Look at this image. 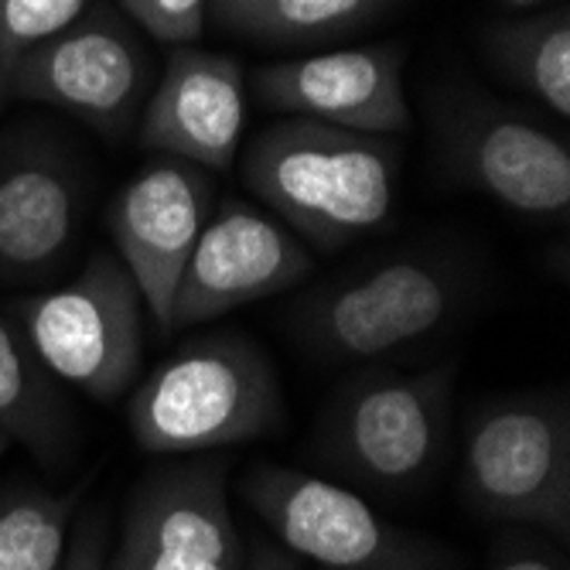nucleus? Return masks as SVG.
Returning <instances> with one entry per match:
<instances>
[{"mask_svg":"<svg viewBox=\"0 0 570 570\" xmlns=\"http://www.w3.org/2000/svg\"><path fill=\"white\" fill-rule=\"evenodd\" d=\"M243 540L219 458L150 472L130 495L107 570H243Z\"/></svg>","mask_w":570,"mask_h":570,"instance_id":"nucleus-10","label":"nucleus"},{"mask_svg":"<svg viewBox=\"0 0 570 570\" xmlns=\"http://www.w3.org/2000/svg\"><path fill=\"white\" fill-rule=\"evenodd\" d=\"M464 256L406 249L355 267L301 297L291 311L297 342L332 362H376L441 332L475 294Z\"/></svg>","mask_w":570,"mask_h":570,"instance_id":"nucleus-3","label":"nucleus"},{"mask_svg":"<svg viewBox=\"0 0 570 570\" xmlns=\"http://www.w3.org/2000/svg\"><path fill=\"white\" fill-rule=\"evenodd\" d=\"M461 485L492 520L570 537V406L563 393H515L475 410Z\"/></svg>","mask_w":570,"mask_h":570,"instance_id":"nucleus-5","label":"nucleus"},{"mask_svg":"<svg viewBox=\"0 0 570 570\" xmlns=\"http://www.w3.org/2000/svg\"><path fill=\"white\" fill-rule=\"evenodd\" d=\"M499 4H505L509 11H530V8H540L543 0H499Z\"/></svg>","mask_w":570,"mask_h":570,"instance_id":"nucleus-25","label":"nucleus"},{"mask_svg":"<svg viewBox=\"0 0 570 570\" xmlns=\"http://www.w3.org/2000/svg\"><path fill=\"white\" fill-rule=\"evenodd\" d=\"M495 570H567L560 557H550V553H533V550H523V553H512L505 557Z\"/></svg>","mask_w":570,"mask_h":570,"instance_id":"nucleus-24","label":"nucleus"},{"mask_svg":"<svg viewBox=\"0 0 570 570\" xmlns=\"http://www.w3.org/2000/svg\"><path fill=\"white\" fill-rule=\"evenodd\" d=\"M89 4L92 0H0V107L18 59L79 21Z\"/></svg>","mask_w":570,"mask_h":570,"instance_id":"nucleus-20","label":"nucleus"},{"mask_svg":"<svg viewBox=\"0 0 570 570\" xmlns=\"http://www.w3.org/2000/svg\"><path fill=\"white\" fill-rule=\"evenodd\" d=\"M454 366L373 370L348 380L322 421V458L376 492L421 489L444 461Z\"/></svg>","mask_w":570,"mask_h":570,"instance_id":"nucleus-4","label":"nucleus"},{"mask_svg":"<svg viewBox=\"0 0 570 570\" xmlns=\"http://www.w3.org/2000/svg\"><path fill=\"white\" fill-rule=\"evenodd\" d=\"M209 213V171L178 158H158L140 168L110 209L114 253L134 277L158 335H171L175 291Z\"/></svg>","mask_w":570,"mask_h":570,"instance_id":"nucleus-12","label":"nucleus"},{"mask_svg":"<svg viewBox=\"0 0 570 570\" xmlns=\"http://www.w3.org/2000/svg\"><path fill=\"white\" fill-rule=\"evenodd\" d=\"M253 92L284 117L393 137L413 120L403 92V45L325 48L253 72Z\"/></svg>","mask_w":570,"mask_h":570,"instance_id":"nucleus-13","label":"nucleus"},{"mask_svg":"<svg viewBox=\"0 0 570 570\" xmlns=\"http://www.w3.org/2000/svg\"><path fill=\"white\" fill-rule=\"evenodd\" d=\"M134 441L165 458L261 441L284 424V393L267 352L249 335L185 342L127 403Z\"/></svg>","mask_w":570,"mask_h":570,"instance_id":"nucleus-2","label":"nucleus"},{"mask_svg":"<svg viewBox=\"0 0 570 570\" xmlns=\"http://www.w3.org/2000/svg\"><path fill=\"white\" fill-rule=\"evenodd\" d=\"M150 76V56L130 18L110 0H92L79 21L18 59L4 102H41L102 137H124L140 120Z\"/></svg>","mask_w":570,"mask_h":570,"instance_id":"nucleus-8","label":"nucleus"},{"mask_svg":"<svg viewBox=\"0 0 570 570\" xmlns=\"http://www.w3.org/2000/svg\"><path fill=\"white\" fill-rule=\"evenodd\" d=\"M438 137L448 168L469 188L520 216L567 219L570 147L550 127L482 92H461L444 99Z\"/></svg>","mask_w":570,"mask_h":570,"instance_id":"nucleus-9","label":"nucleus"},{"mask_svg":"<svg viewBox=\"0 0 570 570\" xmlns=\"http://www.w3.org/2000/svg\"><path fill=\"white\" fill-rule=\"evenodd\" d=\"M396 0H209V21L256 48L307 51L376 24Z\"/></svg>","mask_w":570,"mask_h":570,"instance_id":"nucleus-16","label":"nucleus"},{"mask_svg":"<svg viewBox=\"0 0 570 570\" xmlns=\"http://www.w3.org/2000/svg\"><path fill=\"white\" fill-rule=\"evenodd\" d=\"M62 570H107V563H102V543H99L96 530H82V537L66 553Z\"/></svg>","mask_w":570,"mask_h":570,"instance_id":"nucleus-22","label":"nucleus"},{"mask_svg":"<svg viewBox=\"0 0 570 570\" xmlns=\"http://www.w3.org/2000/svg\"><path fill=\"white\" fill-rule=\"evenodd\" d=\"M246 127V72L198 45L171 48L140 110V144L202 171H229Z\"/></svg>","mask_w":570,"mask_h":570,"instance_id":"nucleus-14","label":"nucleus"},{"mask_svg":"<svg viewBox=\"0 0 570 570\" xmlns=\"http://www.w3.org/2000/svg\"><path fill=\"white\" fill-rule=\"evenodd\" d=\"M485 51L495 69L537 96L560 120L570 117V11H550L502 21L485 31Z\"/></svg>","mask_w":570,"mask_h":570,"instance_id":"nucleus-17","label":"nucleus"},{"mask_svg":"<svg viewBox=\"0 0 570 570\" xmlns=\"http://www.w3.org/2000/svg\"><path fill=\"white\" fill-rule=\"evenodd\" d=\"M72 495L18 492L0 502V570H62Z\"/></svg>","mask_w":570,"mask_h":570,"instance_id":"nucleus-19","label":"nucleus"},{"mask_svg":"<svg viewBox=\"0 0 570 570\" xmlns=\"http://www.w3.org/2000/svg\"><path fill=\"white\" fill-rule=\"evenodd\" d=\"M239 171L301 243L338 249L393 216L400 147L393 137L284 117L249 140Z\"/></svg>","mask_w":570,"mask_h":570,"instance_id":"nucleus-1","label":"nucleus"},{"mask_svg":"<svg viewBox=\"0 0 570 570\" xmlns=\"http://www.w3.org/2000/svg\"><path fill=\"white\" fill-rule=\"evenodd\" d=\"M239 492L287 553L322 570H444L434 543L393 527L338 482L284 464H256Z\"/></svg>","mask_w":570,"mask_h":570,"instance_id":"nucleus-7","label":"nucleus"},{"mask_svg":"<svg viewBox=\"0 0 570 570\" xmlns=\"http://www.w3.org/2000/svg\"><path fill=\"white\" fill-rule=\"evenodd\" d=\"M79 216L82 178L59 147L21 144L0 154V274H51L79 236Z\"/></svg>","mask_w":570,"mask_h":570,"instance_id":"nucleus-15","label":"nucleus"},{"mask_svg":"<svg viewBox=\"0 0 570 570\" xmlns=\"http://www.w3.org/2000/svg\"><path fill=\"white\" fill-rule=\"evenodd\" d=\"M8 444H11V438H8L4 431H0V454H4V451H8Z\"/></svg>","mask_w":570,"mask_h":570,"instance_id":"nucleus-26","label":"nucleus"},{"mask_svg":"<svg viewBox=\"0 0 570 570\" xmlns=\"http://www.w3.org/2000/svg\"><path fill=\"white\" fill-rule=\"evenodd\" d=\"M137 31L168 48L195 45L209 24V0H117Z\"/></svg>","mask_w":570,"mask_h":570,"instance_id":"nucleus-21","label":"nucleus"},{"mask_svg":"<svg viewBox=\"0 0 570 570\" xmlns=\"http://www.w3.org/2000/svg\"><path fill=\"white\" fill-rule=\"evenodd\" d=\"M311 274L307 246L271 213L226 198L213 205L181 271L171 332L216 322L229 311L291 291Z\"/></svg>","mask_w":570,"mask_h":570,"instance_id":"nucleus-11","label":"nucleus"},{"mask_svg":"<svg viewBox=\"0 0 570 570\" xmlns=\"http://www.w3.org/2000/svg\"><path fill=\"white\" fill-rule=\"evenodd\" d=\"M0 431L45 461L69 444V413L18 328L0 322Z\"/></svg>","mask_w":570,"mask_h":570,"instance_id":"nucleus-18","label":"nucleus"},{"mask_svg":"<svg viewBox=\"0 0 570 570\" xmlns=\"http://www.w3.org/2000/svg\"><path fill=\"white\" fill-rule=\"evenodd\" d=\"M11 315L45 373L92 400H117L134 386L147 311L117 253H92L69 284L14 301Z\"/></svg>","mask_w":570,"mask_h":570,"instance_id":"nucleus-6","label":"nucleus"},{"mask_svg":"<svg viewBox=\"0 0 570 570\" xmlns=\"http://www.w3.org/2000/svg\"><path fill=\"white\" fill-rule=\"evenodd\" d=\"M243 570H301V560L271 543H256L253 553L243 560Z\"/></svg>","mask_w":570,"mask_h":570,"instance_id":"nucleus-23","label":"nucleus"}]
</instances>
